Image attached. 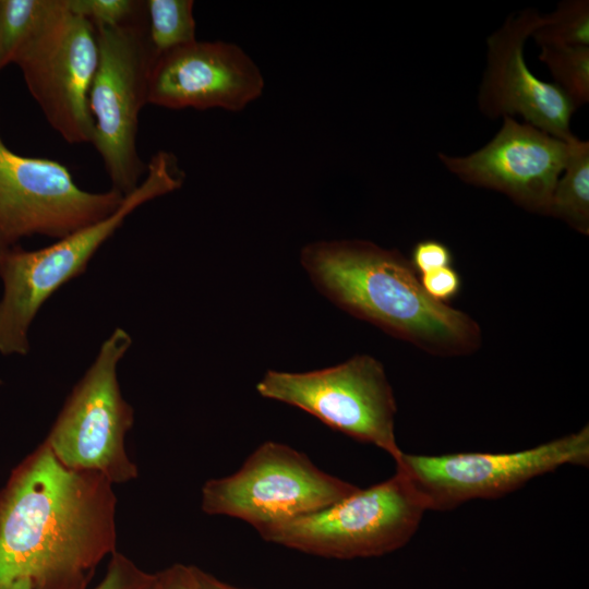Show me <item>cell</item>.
<instances>
[{"label":"cell","mask_w":589,"mask_h":589,"mask_svg":"<svg viewBox=\"0 0 589 589\" xmlns=\"http://www.w3.org/2000/svg\"><path fill=\"white\" fill-rule=\"evenodd\" d=\"M98 472L64 466L43 442L0 490V589H87L117 552V496Z\"/></svg>","instance_id":"1"},{"label":"cell","mask_w":589,"mask_h":589,"mask_svg":"<svg viewBox=\"0 0 589 589\" xmlns=\"http://www.w3.org/2000/svg\"><path fill=\"white\" fill-rule=\"evenodd\" d=\"M314 286L351 315L435 356H465L482 342L467 313L433 300L399 251L365 240L316 241L301 251Z\"/></svg>","instance_id":"2"},{"label":"cell","mask_w":589,"mask_h":589,"mask_svg":"<svg viewBox=\"0 0 589 589\" xmlns=\"http://www.w3.org/2000/svg\"><path fill=\"white\" fill-rule=\"evenodd\" d=\"M184 178L172 153L157 152L147 163L144 179L111 215L41 249H0V353L26 354L29 327L44 303L85 272L100 247L135 209L180 189Z\"/></svg>","instance_id":"3"},{"label":"cell","mask_w":589,"mask_h":589,"mask_svg":"<svg viewBox=\"0 0 589 589\" xmlns=\"http://www.w3.org/2000/svg\"><path fill=\"white\" fill-rule=\"evenodd\" d=\"M428 506L399 467L385 481L359 489L332 506L257 530L263 540L326 558L390 553L416 533Z\"/></svg>","instance_id":"4"},{"label":"cell","mask_w":589,"mask_h":589,"mask_svg":"<svg viewBox=\"0 0 589 589\" xmlns=\"http://www.w3.org/2000/svg\"><path fill=\"white\" fill-rule=\"evenodd\" d=\"M98 61L88 92L94 121L92 144L104 163L111 189L132 192L146 173L137 153L139 116L147 104V88L157 52L147 22L136 16L117 26H95Z\"/></svg>","instance_id":"5"},{"label":"cell","mask_w":589,"mask_h":589,"mask_svg":"<svg viewBox=\"0 0 589 589\" xmlns=\"http://www.w3.org/2000/svg\"><path fill=\"white\" fill-rule=\"evenodd\" d=\"M131 344V336L123 328L112 330L72 388L44 440L64 466L98 472L113 484L139 476L125 448L134 410L124 399L118 380V365Z\"/></svg>","instance_id":"6"},{"label":"cell","mask_w":589,"mask_h":589,"mask_svg":"<svg viewBox=\"0 0 589 589\" xmlns=\"http://www.w3.org/2000/svg\"><path fill=\"white\" fill-rule=\"evenodd\" d=\"M359 489L322 470L304 453L267 441L237 471L204 483L201 508L257 531L323 510Z\"/></svg>","instance_id":"7"},{"label":"cell","mask_w":589,"mask_h":589,"mask_svg":"<svg viewBox=\"0 0 589 589\" xmlns=\"http://www.w3.org/2000/svg\"><path fill=\"white\" fill-rule=\"evenodd\" d=\"M95 26L68 0H52L13 63L49 125L69 144L92 143L88 92L97 68Z\"/></svg>","instance_id":"8"},{"label":"cell","mask_w":589,"mask_h":589,"mask_svg":"<svg viewBox=\"0 0 589 589\" xmlns=\"http://www.w3.org/2000/svg\"><path fill=\"white\" fill-rule=\"evenodd\" d=\"M256 390L264 398L299 408L330 429L378 447L395 461L402 453L395 436L397 405L393 388L383 364L369 354L302 373L268 370Z\"/></svg>","instance_id":"9"},{"label":"cell","mask_w":589,"mask_h":589,"mask_svg":"<svg viewBox=\"0 0 589 589\" xmlns=\"http://www.w3.org/2000/svg\"><path fill=\"white\" fill-rule=\"evenodd\" d=\"M423 496L428 509L445 510L472 500L495 498L565 466H588L589 428L512 453H401L395 461Z\"/></svg>","instance_id":"10"},{"label":"cell","mask_w":589,"mask_h":589,"mask_svg":"<svg viewBox=\"0 0 589 589\" xmlns=\"http://www.w3.org/2000/svg\"><path fill=\"white\" fill-rule=\"evenodd\" d=\"M124 195L80 188L48 158L11 151L0 135V249L35 235L61 239L115 213Z\"/></svg>","instance_id":"11"},{"label":"cell","mask_w":589,"mask_h":589,"mask_svg":"<svg viewBox=\"0 0 589 589\" xmlns=\"http://www.w3.org/2000/svg\"><path fill=\"white\" fill-rule=\"evenodd\" d=\"M264 86L261 69L240 46L196 39L157 55L147 104L236 112L261 97Z\"/></svg>","instance_id":"12"},{"label":"cell","mask_w":589,"mask_h":589,"mask_svg":"<svg viewBox=\"0 0 589 589\" xmlns=\"http://www.w3.org/2000/svg\"><path fill=\"white\" fill-rule=\"evenodd\" d=\"M569 141L504 117L500 131L479 151L467 156L440 153L438 158L460 180L498 191L517 205L546 215Z\"/></svg>","instance_id":"13"},{"label":"cell","mask_w":589,"mask_h":589,"mask_svg":"<svg viewBox=\"0 0 589 589\" xmlns=\"http://www.w3.org/2000/svg\"><path fill=\"white\" fill-rule=\"evenodd\" d=\"M533 9L510 14L488 38V65L479 91V108L489 118L519 115L526 123L563 141L575 135L570 119L576 107L555 84L538 79L524 57L528 37L542 25Z\"/></svg>","instance_id":"14"},{"label":"cell","mask_w":589,"mask_h":589,"mask_svg":"<svg viewBox=\"0 0 589 589\" xmlns=\"http://www.w3.org/2000/svg\"><path fill=\"white\" fill-rule=\"evenodd\" d=\"M546 215L560 218L576 231L589 232V143L569 141L565 167L554 187Z\"/></svg>","instance_id":"15"},{"label":"cell","mask_w":589,"mask_h":589,"mask_svg":"<svg viewBox=\"0 0 589 589\" xmlns=\"http://www.w3.org/2000/svg\"><path fill=\"white\" fill-rule=\"evenodd\" d=\"M192 0L145 1L147 29L157 55L196 40Z\"/></svg>","instance_id":"16"},{"label":"cell","mask_w":589,"mask_h":589,"mask_svg":"<svg viewBox=\"0 0 589 589\" xmlns=\"http://www.w3.org/2000/svg\"><path fill=\"white\" fill-rule=\"evenodd\" d=\"M539 59L577 108L589 100V46L540 45Z\"/></svg>","instance_id":"17"},{"label":"cell","mask_w":589,"mask_h":589,"mask_svg":"<svg viewBox=\"0 0 589 589\" xmlns=\"http://www.w3.org/2000/svg\"><path fill=\"white\" fill-rule=\"evenodd\" d=\"M52 0H0V71L13 63Z\"/></svg>","instance_id":"18"},{"label":"cell","mask_w":589,"mask_h":589,"mask_svg":"<svg viewBox=\"0 0 589 589\" xmlns=\"http://www.w3.org/2000/svg\"><path fill=\"white\" fill-rule=\"evenodd\" d=\"M533 37L539 45L589 46V1H562Z\"/></svg>","instance_id":"19"},{"label":"cell","mask_w":589,"mask_h":589,"mask_svg":"<svg viewBox=\"0 0 589 589\" xmlns=\"http://www.w3.org/2000/svg\"><path fill=\"white\" fill-rule=\"evenodd\" d=\"M68 4L94 26L121 25L145 8V2L134 0H68Z\"/></svg>","instance_id":"20"},{"label":"cell","mask_w":589,"mask_h":589,"mask_svg":"<svg viewBox=\"0 0 589 589\" xmlns=\"http://www.w3.org/2000/svg\"><path fill=\"white\" fill-rule=\"evenodd\" d=\"M155 573H148L131 558L115 552L100 582L93 589H151Z\"/></svg>","instance_id":"21"},{"label":"cell","mask_w":589,"mask_h":589,"mask_svg":"<svg viewBox=\"0 0 589 589\" xmlns=\"http://www.w3.org/2000/svg\"><path fill=\"white\" fill-rule=\"evenodd\" d=\"M452 262L450 249L443 242L432 239L418 242L412 249L410 260L418 275L450 266Z\"/></svg>","instance_id":"22"},{"label":"cell","mask_w":589,"mask_h":589,"mask_svg":"<svg viewBox=\"0 0 589 589\" xmlns=\"http://www.w3.org/2000/svg\"><path fill=\"white\" fill-rule=\"evenodd\" d=\"M420 283L428 296L441 303L455 298L461 288V278L450 266L422 274Z\"/></svg>","instance_id":"23"},{"label":"cell","mask_w":589,"mask_h":589,"mask_svg":"<svg viewBox=\"0 0 589 589\" xmlns=\"http://www.w3.org/2000/svg\"><path fill=\"white\" fill-rule=\"evenodd\" d=\"M196 569L193 565L172 564L155 573L151 589H202Z\"/></svg>","instance_id":"24"},{"label":"cell","mask_w":589,"mask_h":589,"mask_svg":"<svg viewBox=\"0 0 589 589\" xmlns=\"http://www.w3.org/2000/svg\"><path fill=\"white\" fill-rule=\"evenodd\" d=\"M196 574L202 589H245L228 584L199 567Z\"/></svg>","instance_id":"25"},{"label":"cell","mask_w":589,"mask_h":589,"mask_svg":"<svg viewBox=\"0 0 589 589\" xmlns=\"http://www.w3.org/2000/svg\"><path fill=\"white\" fill-rule=\"evenodd\" d=\"M11 589H33L28 579H21L16 581Z\"/></svg>","instance_id":"26"}]
</instances>
